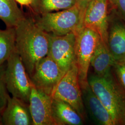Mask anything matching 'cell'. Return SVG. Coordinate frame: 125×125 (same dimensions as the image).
Returning <instances> with one entry per match:
<instances>
[{"mask_svg":"<svg viewBox=\"0 0 125 125\" xmlns=\"http://www.w3.org/2000/svg\"><path fill=\"white\" fill-rule=\"evenodd\" d=\"M15 51L29 76L41 59L48 54L49 34L38 27L34 17L27 16L15 27Z\"/></svg>","mask_w":125,"mask_h":125,"instance_id":"obj_1","label":"cell"},{"mask_svg":"<svg viewBox=\"0 0 125 125\" xmlns=\"http://www.w3.org/2000/svg\"><path fill=\"white\" fill-rule=\"evenodd\" d=\"M94 93L110 114L115 125H125V89L112 72L105 77H88Z\"/></svg>","mask_w":125,"mask_h":125,"instance_id":"obj_2","label":"cell"},{"mask_svg":"<svg viewBox=\"0 0 125 125\" xmlns=\"http://www.w3.org/2000/svg\"><path fill=\"white\" fill-rule=\"evenodd\" d=\"M34 19L43 31L57 36L76 33L83 27V17L77 4L68 9L36 15Z\"/></svg>","mask_w":125,"mask_h":125,"instance_id":"obj_3","label":"cell"},{"mask_svg":"<svg viewBox=\"0 0 125 125\" xmlns=\"http://www.w3.org/2000/svg\"><path fill=\"white\" fill-rule=\"evenodd\" d=\"M5 81L12 96L29 103L32 83L22 60L15 50L6 61Z\"/></svg>","mask_w":125,"mask_h":125,"instance_id":"obj_4","label":"cell"},{"mask_svg":"<svg viewBox=\"0 0 125 125\" xmlns=\"http://www.w3.org/2000/svg\"><path fill=\"white\" fill-rule=\"evenodd\" d=\"M75 61L80 85L88 82L91 58L101 39L93 30L83 27L76 33Z\"/></svg>","mask_w":125,"mask_h":125,"instance_id":"obj_5","label":"cell"},{"mask_svg":"<svg viewBox=\"0 0 125 125\" xmlns=\"http://www.w3.org/2000/svg\"><path fill=\"white\" fill-rule=\"evenodd\" d=\"M52 97L70 104L84 118L85 109L76 61L58 83Z\"/></svg>","mask_w":125,"mask_h":125,"instance_id":"obj_6","label":"cell"},{"mask_svg":"<svg viewBox=\"0 0 125 125\" xmlns=\"http://www.w3.org/2000/svg\"><path fill=\"white\" fill-rule=\"evenodd\" d=\"M65 74L58 64L48 55L36 65L30 78L37 89L52 97L54 91Z\"/></svg>","mask_w":125,"mask_h":125,"instance_id":"obj_7","label":"cell"},{"mask_svg":"<svg viewBox=\"0 0 125 125\" xmlns=\"http://www.w3.org/2000/svg\"><path fill=\"white\" fill-rule=\"evenodd\" d=\"M49 38L48 55L65 73L75 62L76 33L71 32L63 36L49 34Z\"/></svg>","mask_w":125,"mask_h":125,"instance_id":"obj_8","label":"cell"},{"mask_svg":"<svg viewBox=\"0 0 125 125\" xmlns=\"http://www.w3.org/2000/svg\"><path fill=\"white\" fill-rule=\"evenodd\" d=\"M108 0H93L88 5L83 19V27L97 33L107 45L109 16Z\"/></svg>","mask_w":125,"mask_h":125,"instance_id":"obj_9","label":"cell"},{"mask_svg":"<svg viewBox=\"0 0 125 125\" xmlns=\"http://www.w3.org/2000/svg\"><path fill=\"white\" fill-rule=\"evenodd\" d=\"M52 97L32 84L29 107L33 125H58L52 108Z\"/></svg>","mask_w":125,"mask_h":125,"instance_id":"obj_10","label":"cell"},{"mask_svg":"<svg viewBox=\"0 0 125 125\" xmlns=\"http://www.w3.org/2000/svg\"><path fill=\"white\" fill-rule=\"evenodd\" d=\"M107 45L115 63L125 62V21L115 10L109 16Z\"/></svg>","mask_w":125,"mask_h":125,"instance_id":"obj_11","label":"cell"},{"mask_svg":"<svg viewBox=\"0 0 125 125\" xmlns=\"http://www.w3.org/2000/svg\"><path fill=\"white\" fill-rule=\"evenodd\" d=\"M85 110L92 121L99 125H115L106 108L89 85V82L80 85Z\"/></svg>","mask_w":125,"mask_h":125,"instance_id":"obj_12","label":"cell"},{"mask_svg":"<svg viewBox=\"0 0 125 125\" xmlns=\"http://www.w3.org/2000/svg\"><path fill=\"white\" fill-rule=\"evenodd\" d=\"M3 125H33L29 104L9 95L2 112Z\"/></svg>","mask_w":125,"mask_h":125,"instance_id":"obj_13","label":"cell"},{"mask_svg":"<svg viewBox=\"0 0 125 125\" xmlns=\"http://www.w3.org/2000/svg\"><path fill=\"white\" fill-rule=\"evenodd\" d=\"M115 63L107 45L103 40H100L91 58L90 65L94 69L95 75L105 77L112 72Z\"/></svg>","mask_w":125,"mask_h":125,"instance_id":"obj_14","label":"cell"},{"mask_svg":"<svg viewBox=\"0 0 125 125\" xmlns=\"http://www.w3.org/2000/svg\"><path fill=\"white\" fill-rule=\"evenodd\" d=\"M52 108L58 125H82L84 119L67 103L52 98Z\"/></svg>","mask_w":125,"mask_h":125,"instance_id":"obj_15","label":"cell"},{"mask_svg":"<svg viewBox=\"0 0 125 125\" xmlns=\"http://www.w3.org/2000/svg\"><path fill=\"white\" fill-rule=\"evenodd\" d=\"M25 16L15 0H0V20L7 27H15Z\"/></svg>","mask_w":125,"mask_h":125,"instance_id":"obj_16","label":"cell"},{"mask_svg":"<svg viewBox=\"0 0 125 125\" xmlns=\"http://www.w3.org/2000/svg\"><path fill=\"white\" fill-rule=\"evenodd\" d=\"M76 4V0H33L29 7L37 15L68 9Z\"/></svg>","mask_w":125,"mask_h":125,"instance_id":"obj_17","label":"cell"},{"mask_svg":"<svg viewBox=\"0 0 125 125\" xmlns=\"http://www.w3.org/2000/svg\"><path fill=\"white\" fill-rule=\"evenodd\" d=\"M15 27L0 29V65L6 62L15 50Z\"/></svg>","mask_w":125,"mask_h":125,"instance_id":"obj_18","label":"cell"},{"mask_svg":"<svg viewBox=\"0 0 125 125\" xmlns=\"http://www.w3.org/2000/svg\"><path fill=\"white\" fill-rule=\"evenodd\" d=\"M5 63L0 65V111L1 112L6 106L9 95L5 81Z\"/></svg>","mask_w":125,"mask_h":125,"instance_id":"obj_19","label":"cell"},{"mask_svg":"<svg viewBox=\"0 0 125 125\" xmlns=\"http://www.w3.org/2000/svg\"><path fill=\"white\" fill-rule=\"evenodd\" d=\"M112 69L116 78L125 89V62L115 63Z\"/></svg>","mask_w":125,"mask_h":125,"instance_id":"obj_20","label":"cell"},{"mask_svg":"<svg viewBox=\"0 0 125 125\" xmlns=\"http://www.w3.org/2000/svg\"><path fill=\"white\" fill-rule=\"evenodd\" d=\"M117 13L125 21V0H108Z\"/></svg>","mask_w":125,"mask_h":125,"instance_id":"obj_21","label":"cell"},{"mask_svg":"<svg viewBox=\"0 0 125 125\" xmlns=\"http://www.w3.org/2000/svg\"><path fill=\"white\" fill-rule=\"evenodd\" d=\"M92 0H76V4L78 6L80 10L83 19L85 10L86 9L88 5Z\"/></svg>","mask_w":125,"mask_h":125,"instance_id":"obj_22","label":"cell"},{"mask_svg":"<svg viewBox=\"0 0 125 125\" xmlns=\"http://www.w3.org/2000/svg\"><path fill=\"white\" fill-rule=\"evenodd\" d=\"M15 1L21 5L30 7L32 2L33 0H15Z\"/></svg>","mask_w":125,"mask_h":125,"instance_id":"obj_23","label":"cell"},{"mask_svg":"<svg viewBox=\"0 0 125 125\" xmlns=\"http://www.w3.org/2000/svg\"><path fill=\"white\" fill-rule=\"evenodd\" d=\"M3 121H2V112L0 111V125H3Z\"/></svg>","mask_w":125,"mask_h":125,"instance_id":"obj_24","label":"cell"}]
</instances>
